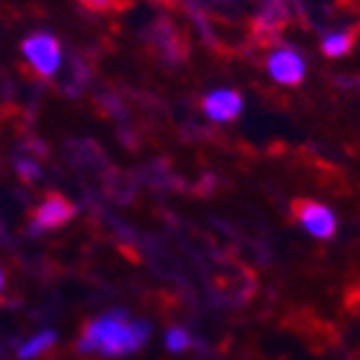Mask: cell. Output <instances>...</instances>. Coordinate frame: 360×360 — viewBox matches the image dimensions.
<instances>
[{
  "label": "cell",
  "mask_w": 360,
  "mask_h": 360,
  "mask_svg": "<svg viewBox=\"0 0 360 360\" xmlns=\"http://www.w3.org/2000/svg\"><path fill=\"white\" fill-rule=\"evenodd\" d=\"M20 53H23V60L38 78H53L60 71V63H63L60 43L51 33L28 36L23 41V46H20Z\"/></svg>",
  "instance_id": "obj_2"
},
{
  "label": "cell",
  "mask_w": 360,
  "mask_h": 360,
  "mask_svg": "<svg viewBox=\"0 0 360 360\" xmlns=\"http://www.w3.org/2000/svg\"><path fill=\"white\" fill-rule=\"evenodd\" d=\"M56 342V333L53 330H41L36 333V335L30 338V340H25L23 345L18 348V358L20 360H33L38 358V355H43L46 350L51 348Z\"/></svg>",
  "instance_id": "obj_7"
},
{
  "label": "cell",
  "mask_w": 360,
  "mask_h": 360,
  "mask_svg": "<svg viewBox=\"0 0 360 360\" xmlns=\"http://www.w3.org/2000/svg\"><path fill=\"white\" fill-rule=\"evenodd\" d=\"M295 219L315 240H330L338 229L335 212L323 202H315V199H300L295 205Z\"/></svg>",
  "instance_id": "obj_3"
},
{
  "label": "cell",
  "mask_w": 360,
  "mask_h": 360,
  "mask_svg": "<svg viewBox=\"0 0 360 360\" xmlns=\"http://www.w3.org/2000/svg\"><path fill=\"white\" fill-rule=\"evenodd\" d=\"M73 212L76 210H73V205L66 197H60V194H51V197L43 199L41 205L36 207V212H33L30 232L41 234V232H49V229L63 227V224L73 219Z\"/></svg>",
  "instance_id": "obj_5"
},
{
  "label": "cell",
  "mask_w": 360,
  "mask_h": 360,
  "mask_svg": "<svg viewBox=\"0 0 360 360\" xmlns=\"http://www.w3.org/2000/svg\"><path fill=\"white\" fill-rule=\"evenodd\" d=\"M15 169H18V174L23 176L25 181L41 179V167H38L33 159H18V162H15Z\"/></svg>",
  "instance_id": "obj_10"
},
{
  "label": "cell",
  "mask_w": 360,
  "mask_h": 360,
  "mask_svg": "<svg viewBox=\"0 0 360 360\" xmlns=\"http://www.w3.org/2000/svg\"><path fill=\"white\" fill-rule=\"evenodd\" d=\"M242 108H245V98L234 89H214L202 101V111L214 124H229L242 114Z\"/></svg>",
  "instance_id": "obj_6"
},
{
  "label": "cell",
  "mask_w": 360,
  "mask_h": 360,
  "mask_svg": "<svg viewBox=\"0 0 360 360\" xmlns=\"http://www.w3.org/2000/svg\"><path fill=\"white\" fill-rule=\"evenodd\" d=\"M264 68H267V76H270L272 81H275V84H280V86L302 84V81H305V73H307L305 58H302V56L297 53L295 49H288V46L270 51Z\"/></svg>",
  "instance_id": "obj_4"
},
{
  "label": "cell",
  "mask_w": 360,
  "mask_h": 360,
  "mask_svg": "<svg viewBox=\"0 0 360 360\" xmlns=\"http://www.w3.org/2000/svg\"><path fill=\"white\" fill-rule=\"evenodd\" d=\"M149 338V325L144 320H129L127 312L114 310L91 320L78 340L81 353H101L103 358L136 353Z\"/></svg>",
  "instance_id": "obj_1"
},
{
  "label": "cell",
  "mask_w": 360,
  "mask_h": 360,
  "mask_svg": "<svg viewBox=\"0 0 360 360\" xmlns=\"http://www.w3.org/2000/svg\"><path fill=\"white\" fill-rule=\"evenodd\" d=\"M78 3H84L91 11H108V8L116 6V0H78Z\"/></svg>",
  "instance_id": "obj_11"
},
{
  "label": "cell",
  "mask_w": 360,
  "mask_h": 360,
  "mask_svg": "<svg viewBox=\"0 0 360 360\" xmlns=\"http://www.w3.org/2000/svg\"><path fill=\"white\" fill-rule=\"evenodd\" d=\"M189 342H192V338H189V333H186L184 328H172V330L167 333V348L172 350V353L186 350Z\"/></svg>",
  "instance_id": "obj_9"
},
{
  "label": "cell",
  "mask_w": 360,
  "mask_h": 360,
  "mask_svg": "<svg viewBox=\"0 0 360 360\" xmlns=\"http://www.w3.org/2000/svg\"><path fill=\"white\" fill-rule=\"evenodd\" d=\"M3 288H6V272L0 270V292H3Z\"/></svg>",
  "instance_id": "obj_12"
},
{
  "label": "cell",
  "mask_w": 360,
  "mask_h": 360,
  "mask_svg": "<svg viewBox=\"0 0 360 360\" xmlns=\"http://www.w3.org/2000/svg\"><path fill=\"white\" fill-rule=\"evenodd\" d=\"M320 49H323V53L328 56V58H340V56H345L353 49V36L345 33V30H333V33H328V36L323 38Z\"/></svg>",
  "instance_id": "obj_8"
}]
</instances>
